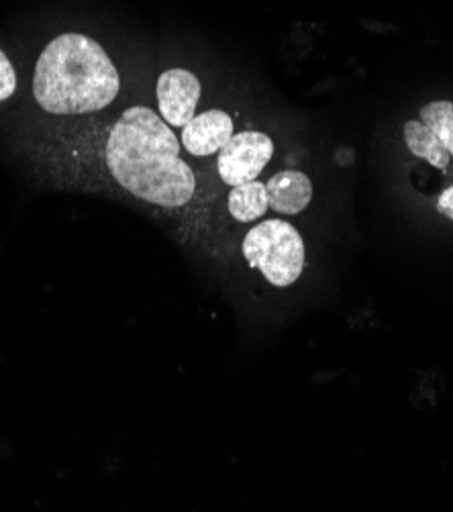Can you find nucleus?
Instances as JSON below:
<instances>
[{"mask_svg":"<svg viewBox=\"0 0 453 512\" xmlns=\"http://www.w3.org/2000/svg\"><path fill=\"white\" fill-rule=\"evenodd\" d=\"M270 209L278 215H300L313 200V182L298 170H282L266 182Z\"/></svg>","mask_w":453,"mask_h":512,"instance_id":"7","label":"nucleus"},{"mask_svg":"<svg viewBox=\"0 0 453 512\" xmlns=\"http://www.w3.org/2000/svg\"><path fill=\"white\" fill-rule=\"evenodd\" d=\"M241 253L247 266L276 288L292 286L307 264L305 241L284 219H266L251 227L243 237Z\"/></svg>","mask_w":453,"mask_h":512,"instance_id":"3","label":"nucleus"},{"mask_svg":"<svg viewBox=\"0 0 453 512\" xmlns=\"http://www.w3.org/2000/svg\"><path fill=\"white\" fill-rule=\"evenodd\" d=\"M17 88H19L17 70L5 51L0 49V102L11 100L17 92Z\"/></svg>","mask_w":453,"mask_h":512,"instance_id":"11","label":"nucleus"},{"mask_svg":"<svg viewBox=\"0 0 453 512\" xmlns=\"http://www.w3.org/2000/svg\"><path fill=\"white\" fill-rule=\"evenodd\" d=\"M235 125L229 113L211 109L194 115L180 133L182 147L196 158H209L219 153L233 137Z\"/></svg>","mask_w":453,"mask_h":512,"instance_id":"6","label":"nucleus"},{"mask_svg":"<svg viewBox=\"0 0 453 512\" xmlns=\"http://www.w3.org/2000/svg\"><path fill=\"white\" fill-rule=\"evenodd\" d=\"M274 141L262 131L233 133L227 145L217 153V172L227 186L254 182L266 170L274 156Z\"/></svg>","mask_w":453,"mask_h":512,"instance_id":"4","label":"nucleus"},{"mask_svg":"<svg viewBox=\"0 0 453 512\" xmlns=\"http://www.w3.org/2000/svg\"><path fill=\"white\" fill-rule=\"evenodd\" d=\"M437 209H439L441 215H445L447 219L453 221V184H451L447 190H443V192L439 194Z\"/></svg>","mask_w":453,"mask_h":512,"instance_id":"12","label":"nucleus"},{"mask_svg":"<svg viewBox=\"0 0 453 512\" xmlns=\"http://www.w3.org/2000/svg\"><path fill=\"white\" fill-rule=\"evenodd\" d=\"M227 209L229 215L239 223L260 221L270 209L266 184L254 180L231 186V192L227 196Z\"/></svg>","mask_w":453,"mask_h":512,"instance_id":"8","label":"nucleus"},{"mask_svg":"<svg viewBox=\"0 0 453 512\" xmlns=\"http://www.w3.org/2000/svg\"><path fill=\"white\" fill-rule=\"evenodd\" d=\"M121 74L109 51L84 33H62L39 54L31 92L47 117L80 121L105 113L121 94Z\"/></svg>","mask_w":453,"mask_h":512,"instance_id":"2","label":"nucleus"},{"mask_svg":"<svg viewBox=\"0 0 453 512\" xmlns=\"http://www.w3.org/2000/svg\"><path fill=\"white\" fill-rule=\"evenodd\" d=\"M200 92H203L200 80L192 72L184 68L162 72L156 84L160 117L172 129H182L196 115Z\"/></svg>","mask_w":453,"mask_h":512,"instance_id":"5","label":"nucleus"},{"mask_svg":"<svg viewBox=\"0 0 453 512\" xmlns=\"http://www.w3.org/2000/svg\"><path fill=\"white\" fill-rule=\"evenodd\" d=\"M421 121L433 129L445 149L453 156V102L435 100L421 109Z\"/></svg>","mask_w":453,"mask_h":512,"instance_id":"10","label":"nucleus"},{"mask_svg":"<svg viewBox=\"0 0 453 512\" xmlns=\"http://www.w3.org/2000/svg\"><path fill=\"white\" fill-rule=\"evenodd\" d=\"M405 141L413 156L427 160L433 168L445 172L449 166L451 153L445 149L441 139L427 127L423 121H407L405 125Z\"/></svg>","mask_w":453,"mask_h":512,"instance_id":"9","label":"nucleus"},{"mask_svg":"<svg viewBox=\"0 0 453 512\" xmlns=\"http://www.w3.org/2000/svg\"><path fill=\"white\" fill-rule=\"evenodd\" d=\"M47 174L66 186L117 192L162 211H180L198 182L182 143L158 111L133 105L115 119H80L47 133Z\"/></svg>","mask_w":453,"mask_h":512,"instance_id":"1","label":"nucleus"}]
</instances>
